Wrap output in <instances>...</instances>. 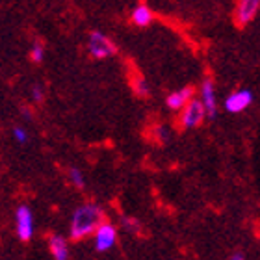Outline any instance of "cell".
Returning <instances> with one entry per match:
<instances>
[{"instance_id": "17", "label": "cell", "mask_w": 260, "mask_h": 260, "mask_svg": "<svg viewBox=\"0 0 260 260\" xmlns=\"http://www.w3.org/2000/svg\"><path fill=\"white\" fill-rule=\"evenodd\" d=\"M13 138H15L19 143H24L28 140V134L22 128H13Z\"/></svg>"}, {"instance_id": "1", "label": "cell", "mask_w": 260, "mask_h": 260, "mask_svg": "<svg viewBox=\"0 0 260 260\" xmlns=\"http://www.w3.org/2000/svg\"><path fill=\"white\" fill-rule=\"evenodd\" d=\"M104 223V210L103 206L87 203L76 208L71 219V238L82 240L87 238L89 234H95L99 227Z\"/></svg>"}, {"instance_id": "12", "label": "cell", "mask_w": 260, "mask_h": 260, "mask_svg": "<svg viewBox=\"0 0 260 260\" xmlns=\"http://www.w3.org/2000/svg\"><path fill=\"white\" fill-rule=\"evenodd\" d=\"M121 227L125 229L126 233H130V234H138L141 231V223L138 221L136 217L121 216Z\"/></svg>"}, {"instance_id": "6", "label": "cell", "mask_w": 260, "mask_h": 260, "mask_svg": "<svg viewBox=\"0 0 260 260\" xmlns=\"http://www.w3.org/2000/svg\"><path fill=\"white\" fill-rule=\"evenodd\" d=\"M201 103L206 110V119H216L217 115V101H216V89H214V82L210 78L203 80L201 86Z\"/></svg>"}, {"instance_id": "19", "label": "cell", "mask_w": 260, "mask_h": 260, "mask_svg": "<svg viewBox=\"0 0 260 260\" xmlns=\"http://www.w3.org/2000/svg\"><path fill=\"white\" fill-rule=\"evenodd\" d=\"M229 260H245V253L244 251H236V253H233L231 255V258Z\"/></svg>"}, {"instance_id": "14", "label": "cell", "mask_w": 260, "mask_h": 260, "mask_svg": "<svg viewBox=\"0 0 260 260\" xmlns=\"http://www.w3.org/2000/svg\"><path fill=\"white\" fill-rule=\"evenodd\" d=\"M69 180L76 188H84V184H86V182H84V175L80 173V169H76V168L69 169Z\"/></svg>"}, {"instance_id": "15", "label": "cell", "mask_w": 260, "mask_h": 260, "mask_svg": "<svg viewBox=\"0 0 260 260\" xmlns=\"http://www.w3.org/2000/svg\"><path fill=\"white\" fill-rule=\"evenodd\" d=\"M152 134H154V138H156L158 141H162V143L169 141V138H171L169 130L166 128L164 125H156V126H154V128H152Z\"/></svg>"}, {"instance_id": "18", "label": "cell", "mask_w": 260, "mask_h": 260, "mask_svg": "<svg viewBox=\"0 0 260 260\" xmlns=\"http://www.w3.org/2000/svg\"><path fill=\"white\" fill-rule=\"evenodd\" d=\"M32 99L36 101V103H41V101H43V89H41L39 86L32 87Z\"/></svg>"}, {"instance_id": "7", "label": "cell", "mask_w": 260, "mask_h": 260, "mask_svg": "<svg viewBox=\"0 0 260 260\" xmlns=\"http://www.w3.org/2000/svg\"><path fill=\"white\" fill-rule=\"evenodd\" d=\"M115 240H117V231L112 223H103L99 231L95 233V249L104 253V251H110L115 245Z\"/></svg>"}, {"instance_id": "4", "label": "cell", "mask_w": 260, "mask_h": 260, "mask_svg": "<svg viewBox=\"0 0 260 260\" xmlns=\"http://www.w3.org/2000/svg\"><path fill=\"white\" fill-rule=\"evenodd\" d=\"M251 104H253V91L251 89H238L225 99L223 108L227 110L229 114H240V112L249 108Z\"/></svg>"}, {"instance_id": "3", "label": "cell", "mask_w": 260, "mask_h": 260, "mask_svg": "<svg viewBox=\"0 0 260 260\" xmlns=\"http://www.w3.org/2000/svg\"><path fill=\"white\" fill-rule=\"evenodd\" d=\"M205 119H206V110L203 106V103L197 101V99H193L182 110V114H180V125L184 126V128H195V126H199Z\"/></svg>"}, {"instance_id": "10", "label": "cell", "mask_w": 260, "mask_h": 260, "mask_svg": "<svg viewBox=\"0 0 260 260\" xmlns=\"http://www.w3.org/2000/svg\"><path fill=\"white\" fill-rule=\"evenodd\" d=\"M49 245H50V253H52V256H54L56 260H67L69 249H67V242H65L61 236H58V234L50 236Z\"/></svg>"}, {"instance_id": "8", "label": "cell", "mask_w": 260, "mask_h": 260, "mask_svg": "<svg viewBox=\"0 0 260 260\" xmlns=\"http://www.w3.org/2000/svg\"><path fill=\"white\" fill-rule=\"evenodd\" d=\"M193 87H182L179 91H173L169 93L168 99H166V104H168V108L171 110H184L188 104L193 101Z\"/></svg>"}, {"instance_id": "2", "label": "cell", "mask_w": 260, "mask_h": 260, "mask_svg": "<svg viewBox=\"0 0 260 260\" xmlns=\"http://www.w3.org/2000/svg\"><path fill=\"white\" fill-rule=\"evenodd\" d=\"M87 50L93 58L97 60H103V58H108V56H114L117 52V47L114 45V41L110 38H106L104 34L101 32H91L89 36V43H87Z\"/></svg>"}, {"instance_id": "16", "label": "cell", "mask_w": 260, "mask_h": 260, "mask_svg": "<svg viewBox=\"0 0 260 260\" xmlns=\"http://www.w3.org/2000/svg\"><path fill=\"white\" fill-rule=\"evenodd\" d=\"M43 54H45V47L41 43H34L32 50H30V58H32V61H36V63H39V61L43 60Z\"/></svg>"}, {"instance_id": "13", "label": "cell", "mask_w": 260, "mask_h": 260, "mask_svg": "<svg viewBox=\"0 0 260 260\" xmlns=\"http://www.w3.org/2000/svg\"><path fill=\"white\" fill-rule=\"evenodd\" d=\"M132 87H134L136 95H140V97H147L149 95V84L143 76H136L134 80H132Z\"/></svg>"}, {"instance_id": "20", "label": "cell", "mask_w": 260, "mask_h": 260, "mask_svg": "<svg viewBox=\"0 0 260 260\" xmlns=\"http://www.w3.org/2000/svg\"><path fill=\"white\" fill-rule=\"evenodd\" d=\"M22 115H24L26 119H30V115H32V114H30V110H28V108H22Z\"/></svg>"}, {"instance_id": "5", "label": "cell", "mask_w": 260, "mask_h": 260, "mask_svg": "<svg viewBox=\"0 0 260 260\" xmlns=\"http://www.w3.org/2000/svg\"><path fill=\"white\" fill-rule=\"evenodd\" d=\"M15 221H17V236L22 242H28L34 234V217L28 206H19V210L15 214Z\"/></svg>"}, {"instance_id": "9", "label": "cell", "mask_w": 260, "mask_h": 260, "mask_svg": "<svg viewBox=\"0 0 260 260\" xmlns=\"http://www.w3.org/2000/svg\"><path fill=\"white\" fill-rule=\"evenodd\" d=\"M260 10V0H240L238 2V10H236V19H238V24H247L255 19V15Z\"/></svg>"}, {"instance_id": "11", "label": "cell", "mask_w": 260, "mask_h": 260, "mask_svg": "<svg viewBox=\"0 0 260 260\" xmlns=\"http://www.w3.org/2000/svg\"><path fill=\"white\" fill-rule=\"evenodd\" d=\"M132 21H134L136 26H149L152 22V11L145 4L136 6L134 11H132Z\"/></svg>"}]
</instances>
